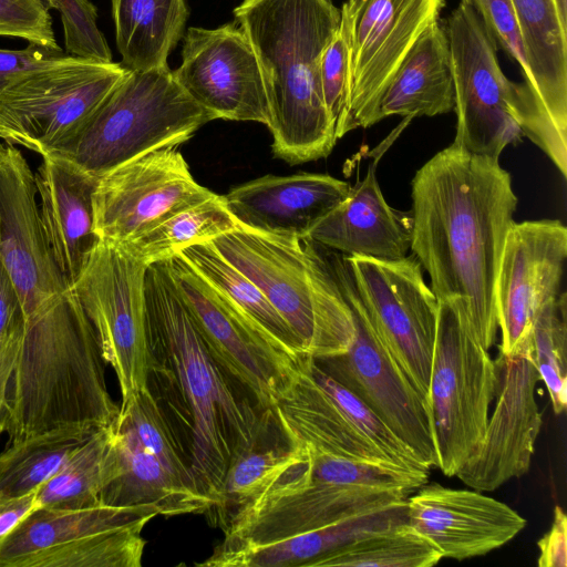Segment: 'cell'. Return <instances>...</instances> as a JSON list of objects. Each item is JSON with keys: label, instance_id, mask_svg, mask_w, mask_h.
Instances as JSON below:
<instances>
[{"label": "cell", "instance_id": "obj_2", "mask_svg": "<svg viewBox=\"0 0 567 567\" xmlns=\"http://www.w3.org/2000/svg\"><path fill=\"white\" fill-rule=\"evenodd\" d=\"M144 296L148 386L157 389L154 396H163L165 413L174 414L169 421L190 460L197 488L214 508L229 465L275 413L261 410L210 354L166 260L147 267Z\"/></svg>", "mask_w": 567, "mask_h": 567}, {"label": "cell", "instance_id": "obj_49", "mask_svg": "<svg viewBox=\"0 0 567 567\" xmlns=\"http://www.w3.org/2000/svg\"><path fill=\"white\" fill-rule=\"evenodd\" d=\"M561 28L567 31V0H553Z\"/></svg>", "mask_w": 567, "mask_h": 567}, {"label": "cell", "instance_id": "obj_29", "mask_svg": "<svg viewBox=\"0 0 567 567\" xmlns=\"http://www.w3.org/2000/svg\"><path fill=\"white\" fill-rule=\"evenodd\" d=\"M455 95L449 38L440 21L419 37L383 91L375 124L400 115L414 118L454 111Z\"/></svg>", "mask_w": 567, "mask_h": 567}, {"label": "cell", "instance_id": "obj_32", "mask_svg": "<svg viewBox=\"0 0 567 567\" xmlns=\"http://www.w3.org/2000/svg\"><path fill=\"white\" fill-rule=\"evenodd\" d=\"M116 473L112 424L93 433L35 492V507L75 509L100 504Z\"/></svg>", "mask_w": 567, "mask_h": 567}, {"label": "cell", "instance_id": "obj_40", "mask_svg": "<svg viewBox=\"0 0 567 567\" xmlns=\"http://www.w3.org/2000/svg\"><path fill=\"white\" fill-rule=\"evenodd\" d=\"M321 86L339 140L350 132L351 104L350 28L341 13L338 28L323 52Z\"/></svg>", "mask_w": 567, "mask_h": 567}, {"label": "cell", "instance_id": "obj_15", "mask_svg": "<svg viewBox=\"0 0 567 567\" xmlns=\"http://www.w3.org/2000/svg\"><path fill=\"white\" fill-rule=\"evenodd\" d=\"M381 342L426 405L439 300L412 254L384 260L343 256Z\"/></svg>", "mask_w": 567, "mask_h": 567}, {"label": "cell", "instance_id": "obj_9", "mask_svg": "<svg viewBox=\"0 0 567 567\" xmlns=\"http://www.w3.org/2000/svg\"><path fill=\"white\" fill-rule=\"evenodd\" d=\"M272 411L291 440L319 451L430 473L408 444L315 359L296 374Z\"/></svg>", "mask_w": 567, "mask_h": 567}, {"label": "cell", "instance_id": "obj_43", "mask_svg": "<svg viewBox=\"0 0 567 567\" xmlns=\"http://www.w3.org/2000/svg\"><path fill=\"white\" fill-rule=\"evenodd\" d=\"M0 37L20 38L29 43L60 48L44 0H0Z\"/></svg>", "mask_w": 567, "mask_h": 567}, {"label": "cell", "instance_id": "obj_1", "mask_svg": "<svg viewBox=\"0 0 567 567\" xmlns=\"http://www.w3.org/2000/svg\"><path fill=\"white\" fill-rule=\"evenodd\" d=\"M412 243L437 300L461 298L481 343L498 330L495 284L517 196L498 158L452 143L411 182Z\"/></svg>", "mask_w": 567, "mask_h": 567}, {"label": "cell", "instance_id": "obj_46", "mask_svg": "<svg viewBox=\"0 0 567 567\" xmlns=\"http://www.w3.org/2000/svg\"><path fill=\"white\" fill-rule=\"evenodd\" d=\"M539 567L567 566V517L560 506L554 508L550 529L538 540Z\"/></svg>", "mask_w": 567, "mask_h": 567}, {"label": "cell", "instance_id": "obj_13", "mask_svg": "<svg viewBox=\"0 0 567 567\" xmlns=\"http://www.w3.org/2000/svg\"><path fill=\"white\" fill-rule=\"evenodd\" d=\"M351 309L354 337L339 355L315 360L353 393L430 468L437 458L425 402L378 337L354 287L343 255L326 254Z\"/></svg>", "mask_w": 567, "mask_h": 567}, {"label": "cell", "instance_id": "obj_11", "mask_svg": "<svg viewBox=\"0 0 567 567\" xmlns=\"http://www.w3.org/2000/svg\"><path fill=\"white\" fill-rule=\"evenodd\" d=\"M454 83V144L470 153L498 158L524 137V83L502 71L496 48L474 9L461 0L445 28Z\"/></svg>", "mask_w": 567, "mask_h": 567}, {"label": "cell", "instance_id": "obj_18", "mask_svg": "<svg viewBox=\"0 0 567 567\" xmlns=\"http://www.w3.org/2000/svg\"><path fill=\"white\" fill-rule=\"evenodd\" d=\"M172 74L181 89L215 120L268 126L264 76L255 50L239 24L188 28L183 35L182 62Z\"/></svg>", "mask_w": 567, "mask_h": 567}, {"label": "cell", "instance_id": "obj_42", "mask_svg": "<svg viewBox=\"0 0 567 567\" xmlns=\"http://www.w3.org/2000/svg\"><path fill=\"white\" fill-rule=\"evenodd\" d=\"M480 17L483 27L495 48L503 50L517 63L524 76V84L534 97V84L527 61L519 22L512 0H463Z\"/></svg>", "mask_w": 567, "mask_h": 567}, {"label": "cell", "instance_id": "obj_34", "mask_svg": "<svg viewBox=\"0 0 567 567\" xmlns=\"http://www.w3.org/2000/svg\"><path fill=\"white\" fill-rule=\"evenodd\" d=\"M237 227L238 224L226 207L224 196L214 194L120 245L150 266L167 260L187 247L210 241Z\"/></svg>", "mask_w": 567, "mask_h": 567}, {"label": "cell", "instance_id": "obj_17", "mask_svg": "<svg viewBox=\"0 0 567 567\" xmlns=\"http://www.w3.org/2000/svg\"><path fill=\"white\" fill-rule=\"evenodd\" d=\"M445 0H347L350 28V131L370 127L379 100L409 50L440 20Z\"/></svg>", "mask_w": 567, "mask_h": 567}, {"label": "cell", "instance_id": "obj_44", "mask_svg": "<svg viewBox=\"0 0 567 567\" xmlns=\"http://www.w3.org/2000/svg\"><path fill=\"white\" fill-rule=\"evenodd\" d=\"M68 55L61 48H49L29 43L25 49H0V92L20 78L51 65Z\"/></svg>", "mask_w": 567, "mask_h": 567}, {"label": "cell", "instance_id": "obj_31", "mask_svg": "<svg viewBox=\"0 0 567 567\" xmlns=\"http://www.w3.org/2000/svg\"><path fill=\"white\" fill-rule=\"evenodd\" d=\"M305 451V444L291 440L275 414L252 445L229 465L220 498L208 513L210 523L221 529L240 507L265 491Z\"/></svg>", "mask_w": 567, "mask_h": 567}, {"label": "cell", "instance_id": "obj_47", "mask_svg": "<svg viewBox=\"0 0 567 567\" xmlns=\"http://www.w3.org/2000/svg\"><path fill=\"white\" fill-rule=\"evenodd\" d=\"M23 332L0 341V436L4 432V403L9 380L17 360Z\"/></svg>", "mask_w": 567, "mask_h": 567}, {"label": "cell", "instance_id": "obj_41", "mask_svg": "<svg viewBox=\"0 0 567 567\" xmlns=\"http://www.w3.org/2000/svg\"><path fill=\"white\" fill-rule=\"evenodd\" d=\"M64 33L65 54L75 59L110 63L112 52L97 27V10L90 0H53Z\"/></svg>", "mask_w": 567, "mask_h": 567}, {"label": "cell", "instance_id": "obj_6", "mask_svg": "<svg viewBox=\"0 0 567 567\" xmlns=\"http://www.w3.org/2000/svg\"><path fill=\"white\" fill-rule=\"evenodd\" d=\"M213 120L181 89L168 65L130 70L80 132L51 155L100 178L150 152L184 143Z\"/></svg>", "mask_w": 567, "mask_h": 567}, {"label": "cell", "instance_id": "obj_50", "mask_svg": "<svg viewBox=\"0 0 567 567\" xmlns=\"http://www.w3.org/2000/svg\"><path fill=\"white\" fill-rule=\"evenodd\" d=\"M44 2L47 3V6H48V7H50V8H51V7H52V2H53V0H44Z\"/></svg>", "mask_w": 567, "mask_h": 567}, {"label": "cell", "instance_id": "obj_45", "mask_svg": "<svg viewBox=\"0 0 567 567\" xmlns=\"http://www.w3.org/2000/svg\"><path fill=\"white\" fill-rule=\"evenodd\" d=\"M25 320L20 295L0 258V341L23 332Z\"/></svg>", "mask_w": 567, "mask_h": 567}, {"label": "cell", "instance_id": "obj_26", "mask_svg": "<svg viewBox=\"0 0 567 567\" xmlns=\"http://www.w3.org/2000/svg\"><path fill=\"white\" fill-rule=\"evenodd\" d=\"M412 229V212L398 210L386 203L373 164L307 238L343 256L394 260L411 249Z\"/></svg>", "mask_w": 567, "mask_h": 567}, {"label": "cell", "instance_id": "obj_12", "mask_svg": "<svg viewBox=\"0 0 567 567\" xmlns=\"http://www.w3.org/2000/svg\"><path fill=\"white\" fill-rule=\"evenodd\" d=\"M166 262L216 362L261 410L272 411L276 401L312 358L301 360L289 353L179 255Z\"/></svg>", "mask_w": 567, "mask_h": 567}, {"label": "cell", "instance_id": "obj_25", "mask_svg": "<svg viewBox=\"0 0 567 567\" xmlns=\"http://www.w3.org/2000/svg\"><path fill=\"white\" fill-rule=\"evenodd\" d=\"M34 176L47 240L71 288L100 241L93 208L99 178L58 155L43 156Z\"/></svg>", "mask_w": 567, "mask_h": 567}, {"label": "cell", "instance_id": "obj_3", "mask_svg": "<svg viewBox=\"0 0 567 567\" xmlns=\"http://www.w3.org/2000/svg\"><path fill=\"white\" fill-rule=\"evenodd\" d=\"M96 332L70 288L27 318L4 403L9 442L52 432L92 435L120 406Z\"/></svg>", "mask_w": 567, "mask_h": 567}, {"label": "cell", "instance_id": "obj_33", "mask_svg": "<svg viewBox=\"0 0 567 567\" xmlns=\"http://www.w3.org/2000/svg\"><path fill=\"white\" fill-rule=\"evenodd\" d=\"M177 255L214 288L249 315L289 353L301 360L310 358L291 328L259 288L230 264L212 241L193 245Z\"/></svg>", "mask_w": 567, "mask_h": 567}, {"label": "cell", "instance_id": "obj_38", "mask_svg": "<svg viewBox=\"0 0 567 567\" xmlns=\"http://www.w3.org/2000/svg\"><path fill=\"white\" fill-rule=\"evenodd\" d=\"M530 357L548 390L556 414L567 404V295L559 293L535 316L529 330Z\"/></svg>", "mask_w": 567, "mask_h": 567}, {"label": "cell", "instance_id": "obj_4", "mask_svg": "<svg viewBox=\"0 0 567 567\" xmlns=\"http://www.w3.org/2000/svg\"><path fill=\"white\" fill-rule=\"evenodd\" d=\"M234 17L261 69L275 156L292 165L328 156L338 138L321 62L340 9L331 0H243Z\"/></svg>", "mask_w": 567, "mask_h": 567}, {"label": "cell", "instance_id": "obj_35", "mask_svg": "<svg viewBox=\"0 0 567 567\" xmlns=\"http://www.w3.org/2000/svg\"><path fill=\"white\" fill-rule=\"evenodd\" d=\"M90 436L52 432L9 442L0 453V495L16 498L37 492Z\"/></svg>", "mask_w": 567, "mask_h": 567}, {"label": "cell", "instance_id": "obj_39", "mask_svg": "<svg viewBox=\"0 0 567 567\" xmlns=\"http://www.w3.org/2000/svg\"><path fill=\"white\" fill-rule=\"evenodd\" d=\"M307 446L310 451L312 473L328 482L363 487L401 489L410 495L427 483L429 473L341 457L319 451L308 444Z\"/></svg>", "mask_w": 567, "mask_h": 567}, {"label": "cell", "instance_id": "obj_7", "mask_svg": "<svg viewBox=\"0 0 567 567\" xmlns=\"http://www.w3.org/2000/svg\"><path fill=\"white\" fill-rule=\"evenodd\" d=\"M496 388L495 360L478 340L464 300L439 301L426 409L444 475H455L483 440Z\"/></svg>", "mask_w": 567, "mask_h": 567}, {"label": "cell", "instance_id": "obj_30", "mask_svg": "<svg viewBox=\"0 0 567 567\" xmlns=\"http://www.w3.org/2000/svg\"><path fill=\"white\" fill-rule=\"evenodd\" d=\"M115 41L122 65L131 71L167 66L184 35L185 0H111Z\"/></svg>", "mask_w": 567, "mask_h": 567}, {"label": "cell", "instance_id": "obj_23", "mask_svg": "<svg viewBox=\"0 0 567 567\" xmlns=\"http://www.w3.org/2000/svg\"><path fill=\"white\" fill-rule=\"evenodd\" d=\"M530 69L534 97L526 137L567 176V31L553 0H512Z\"/></svg>", "mask_w": 567, "mask_h": 567}, {"label": "cell", "instance_id": "obj_27", "mask_svg": "<svg viewBox=\"0 0 567 567\" xmlns=\"http://www.w3.org/2000/svg\"><path fill=\"white\" fill-rule=\"evenodd\" d=\"M409 524L408 498L278 540L208 557L207 567H309L315 560L369 536Z\"/></svg>", "mask_w": 567, "mask_h": 567}, {"label": "cell", "instance_id": "obj_20", "mask_svg": "<svg viewBox=\"0 0 567 567\" xmlns=\"http://www.w3.org/2000/svg\"><path fill=\"white\" fill-rule=\"evenodd\" d=\"M566 258L567 228L560 220L512 224L495 284L499 353L517 352L537 312L560 293Z\"/></svg>", "mask_w": 567, "mask_h": 567}, {"label": "cell", "instance_id": "obj_21", "mask_svg": "<svg viewBox=\"0 0 567 567\" xmlns=\"http://www.w3.org/2000/svg\"><path fill=\"white\" fill-rule=\"evenodd\" d=\"M37 194L34 173L21 152L0 145V258L25 319L70 289L47 240Z\"/></svg>", "mask_w": 567, "mask_h": 567}, {"label": "cell", "instance_id": "obj_8", "mask_svg": "<svg viewBox=\"0 0 567 567\" xmlns=\"http://www.w3.org/2000/svg\"><path fill=\"white\" fill-rule=\"evenodd\" d=\"M153 506L34 507L0 539V567H140Z\"/></svg>", "mask_w": 567, "mask_h": 567}, {"label": "cell", "instance_id": "obj_22", "mask_svg": "<svg viewBox=\"0 0 567 567\" xmlns=\"http://www.w3.org/2000/svg\"><path fill=\"white\" fill-rule=\"evenodd\" d=\"M408 522L442 557L456 560L497 549L526 526L505 503L437 483L424 484L408 497Z\"/></svg>", "mask_w": 567, "mask_h": 567}, {"label": "cell", "instance_id": "obj_14", "mask_svg": "<svg viewBox=\"0 0 567 567\" xmlns=\"http://www.w3.org/2000/svg\"><path fill=\"white\" fill-rule=\"evenodd\" d=\"M147 267L122 245L100 239L71 287L96 332L106 364L115 372L122 402L148 386Z\"/></svg>", "mask_w": 567, "mask_h": 567}, {"label": "cell", "instance_id": "obj_5", "mask_svg": "<svg viewBox=\"0 0 567 567\" xmlns=\"http://www.w3.org/2000/svg\"><path fill=\"white\" fill-rule=\"evenodd\" d=\"M210 241L259 288L310 358H330L349 349L352 312L316 243L241 226Z\"/></svg>", "mask_w": 567, "mask_h": 567}, {"label": "cell", "instance_id": "obj_48", "mask_svg": "<svg viewBox=\"0 0 567 567\" xmlns=\"http://www.w3.org/2000/svg\"><path fill=\"white\" fill-rule=\"evenodd\" d=\"M35 507V492L7 498L0 495V539L11 532Z\"/></svg>", "mask_w": 567, "mask_h": 567}, {"label": "cell", "instance_id": "obj_28", "mask_svg": "<svg viewBox=\"0 0 567 567\" xmlns=\"http://www.w3.org/2000/svg\"><path fill=\"white\" fill-rule=\"evenodd\" d=\"M116 450V473L103 488L100 502L113 506H153L161 516L207 514L214 503L188 487L147 451L133 432L112 424Z\"/></svg>", "mask_w": 567, "mask_h": 567}, {"label": "cell", "instance_id": "obj_19", "mask_svg": "<svg viewBox=\"0 0 567 567\" xmlns=\"http://www.w3.org/2000/svg\"><path fill=\"white\" fill-rule=\"evenodd\" d=\"M495 364L493 413L483 440L455 474L478 492H493L528 472L543 423L535 399L540 377L530 357L529 334L514 354L499 353Z\"/></svg>", "mask_w": 567, "mask_h": 567}, {"label": "cell", "instance_id": "obj_37", "mask_svg": "<svg viewBox=\"0 0 567 567\" xmlns=\"http://www.w3.org/2000/svg\"><path fill=\"white\" fill-rule=\"evenodd\" d=\"M116 421L130 429L143 447L181 482L198 491L190 460L148 386L121 403Z\"/></svg>", "mask_w": 567, "mask_h": 567}, {"label": "cell", "instance_id": "obj_36", "mask_svg": "<svg viewBox=\"0 0 567 567\" xmlns=\"http://www.w3.org/2000/svg\"><path fill=\"white\" fill-rule=\"evenodd\" d=\"M442 555L409 524L330 553L309 567H431Z\"/></svg>", "mask_w": 567, "mask_h": 567}, {"label": "cell", "instance_id": "obj_10", "mask_svg": "<svg viewBox=\"0 0 567 567\" xmlns=\"http://www.w3.org/2000/svg\"><path fill=\"white\" fill-rule=\"evenodd\" d=\"M128 71L122 63L68 55L20 78L0 92V138L42 157L54 154L80 132Z\"/></svg>", "mask_w": 567, "mask_h": 567}, {"label": "cell", "instance_id": "obj_24", "mask_svg": "<svg viewBox=\"0 0 567 567\" xmlns=\"http://www.w3.org/2000/svg\"><path fill=\"white\" fill-rule=\"evenodd\" d=\"M350 188L348 182L327 174L266 175L233 188L224 198L238 226L307 238Z\"/></svg>", "mask_w": 567, "mask_h": 567}, {"label": "cell", "instance_id": "obj_16", "mask_svg": "<svg viewBox=\"0 0 567 567\" xmlns=\"http://www.w3.org/2000/svg\"><path fill=\"white\" fill-rule=\"evenodd\" d=\"M214 194L194 179L181 152L159 148L99 178L95 233L100 239L125 243Z\"/></svg>", "mask_w": 567, "mask_h": 567}]
</instances>
